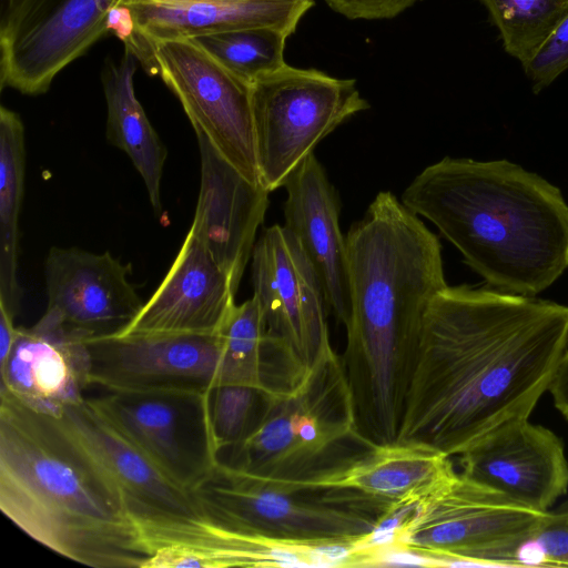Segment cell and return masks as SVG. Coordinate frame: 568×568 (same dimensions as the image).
I'll return each mask as SVG.
<instances>
[{
  "label": "cell",
  "instance_id": "603a6c76",
  "mask_svg": "<svg viewBox=\"0 0 568 568\" xmlns=\"http://www.w3.org/2000/svg\"><path fill=\"white\" fill-rule=\"evenodd\" d=\"M449 458L434 449L395 443L375 446L335 473L281 486L288 489H345L393 503L419 500L456 473Z\"/></svg>",
  "mask_w": 568,
  "mask_h": 568
},
{
  "label": "cell",
  "instance_id": "484cf974",
  "mask_svg": "<svg viewBox=\"0 0 568 568\" xmlns=\"http://www.w3.org/2000/svg\"><path fill=\"white\" fill-rule=\"evenodd\" d=\"M505 51L527 65L568 14V0H480Z\"/></svg>",
  "mask_w": 568,
  "mask_h": 568
},
{
  "label": "cell",
  "instance_id": "4fadbf2b",
  "mask_svg": "<svg viewBox=\"0 0 568 568\" xmlns=\"http://www.w3.org/2000/svg\"><path fill=\"white\" fill-rule=\"evenodd\" d=\"M252 282L267 332L310 367L329 339L318 276L283 225L265 229L252 252Z\"/></svg>",
  "mask_w": 568,
  "mask_h": 568
},
{
  "label": "cell",
  "instance_id": "2e32d148",
  "mask_svg": "<svg viewBox=\"0 0 568 568\" xmlns=\"http://www.w3.org/2000/svg\"><path fill=\"white\" fill-rule=\"evenodd\" d=\"M459 457L462 474L538 511L568 490L564 442L529 418L500 426Z\"/></svg>",
  "mask_w": 568,
  "mask_h": 568
},
{
  "label": "cell",
  "instance_id": "9a60e30c",
  "mask_svg": "<svg viewBox=\"0 0 568 568\" xmlns=\"http://www.w3.org/2000/svg\"><path fill=\"white\" fill-rule=\"evenodd\" d=\"M131 273L109 252L52 247L44 261L47 310L88 342L119 335L144 304Z\"/></svg>",
  "mask_w": 568,
  "mask_h": 568
},
{
  "label": "cell",
  "instance_id": "277c9868",
  "mask_svg": "<svg viewBox=\"0 0 568 568\" xmlns=\"http://www.w3.org/2000/svg\"><path fill=\"white\" fill-rule=\"evenodd\" d=\"M400 201L498 291L536 296L568 267L565 197L517 163L445 156L417 174Z\"/></svg>",
  "mask_w": 568,
  "mask_h": 568
},
{
  "label": "cell",
  "instance_id": "d4e9b609",
  "mask_svg": "<svg viewBox=\"0 0 568 568\" xmlns=\"http://www.w3.org/2000/svg\"><path fill=\"white\" fill-rule=\"evenodd\" d=\"M26 171L24 126L16 112L0 109V305L18 314L19 213Z\"/></svg>",
  "mask_w": 568,
  "mask_h": 568
},
{
  "label": "cell",
  "instance_id": "1f68e13d",
  "mask_svg": "<svg viewBox=\"0 0 568 568\" xmlns=\"http://www.w3.org/2000/svg\"><path fill=\"white\" fill-rule=\"evenodd\" d=\"M557 410L568 420V347L549 387Z\"/></svg>",
  "mask_w": 568,
  "mask_h": 568
},
{
  "label": "cell",
  "instance_id": "cb8c5ba5",
  "mask_svg": "<svg viewBox=\"0 0 568 568\" xmlns=\"http://www.w3.org/2000/svg\"><path fill=\"white\" fill-rule=\"evenodd\" d=\"M136 58L124 49L118 62L108 59L101 71L106 102V139L124 151L142 176L154 211H161L160 185L166 149L135 97Z\"/></svg>",
  "mask_w": 568,
  "mask_h": 568
},
{
  "label": "cell",
  "instance_id": "ac0fdd59",
  "mask_svg": "<svg viewBox=\"0 0 568 568\" xmlns=\"http://www.w3.org/2000/svg\"><path fill=\"white\" fill-rule=\"evenodd\" d=\"M201 184L190 231L210 251L236 293L268 207L262 185L248 181L202 133H196Z\"/></svg>",
  "mask_w": 568,
  "mask_h": 568
},
{
  "label": "cell",
  "instance_id": "9c48e42d",
  "mask_svg": "<svg viewBox=\"0 0 568 568\" xmlns=\"http://www.w3.org/2000/svg\"><path fill=\"white\" fill-rule=\"evenodd\" d=\"M135 57L180 100L195 133L204 134L248 181L262 185L256 158L251 84L193 39L138 41ZM263 186V185H262Z\"/></svg>",
  "mask_w": 568,
  "mask_h": 568
},
{
  "label": "cell",
  "instance_id": "d6a6232c",
  "mask_svg": "<svg viewBox=\"0 0 568 568\" xmlns=\"http://www.w3.org/2000/svg\"><path fill=\"white\" fill-rule=\"evenodd\" d=\"M14 317L0 305V365L3 364L14 344L18 326Z\"/></svg>",
  "mask_w": 568,
  "mask_h": 568
},
{
  "label": "cell",
  "instance_id": "8992f818",
  "mask_svg": "<svg viewBox=\"0 0 568 568\" xmlns=\"http://www.w3.org/2000/svg\"><path fill=\"white\" fill-rule=\"evenodd\" d=\"M191 494L215 523L302 546L357 548L396 504L345 489H288L220 460Z\"/></svg>",
  "mask_w": 568,
  "mask_h": 568
},
{
  "label": "cell",
  "instance_id": "7c38bea8",
  "mask_svg": "<svg viewBox=\"0 0 568 568\" xmlns=\"http://www.w3.org/2000/svg\"><path fill=\"white\" fill-rule=\"evenodd\" d=\"M150 555L145 568L347 566V546H302L227 528L210 518L131 511Z\"/></svg>",
  "mask_w": 568,
  "mask_h": 568
},
{
  "label": "cell",
  "instance_id": "836d02e7",
  "mask_svg": "<svg viewBox=\"0 0 568 568\" xmlns=\"http://www.w3.org/2000/svg\"><path fill=\"white\" fill-rule=\"evenodd\" d=\"M20 0H0V19L7 17Z\"/></svg>",
  "mask_w": 568,
  "mask_h": 568
},
{
  "label": "cell",
  "instance_id": "ba28073f",
  "mask_svg": "<svg viewBox=\"0 0 568 568\" xmlns=\"http://www.w3.org/2000/svg\"><path fill=\"white\" fill-rule=\"evenodd\" d=\"M251 98L260 179L270 193L325 136L369 109L354 79L286 63L254 81Z\"/></svg>",
  "mask_w": 568,
  "mask_h": 568
},
{
  "label": "cell",
  "instance_id": "ffe728a7",
  "mask_svg": "<svg viewBox=\"0 0 568 568\" xmlns=\"http://www.w3.org/2000/svg\"><path fill=\"white\" fill-rule=\"evenodd\" d=\"M284 187V226L313 265L327 308L344 325L349 315V280L338 194L314 153L291 173Z\"/></svg>",
  "mask_w": 568,
  "mask_h": 568
},
{
  "label": "cell",
  "instance_id": "e0dca14e",
  "mask_svg": "<svg viewBox=\"0 0 568 568\" xmlns=\"http://www.w3.org/2000/svg\"><path fill=\"white\" fill-rule=\"evenodd\" d=\"M88 341L47 310L30 327H18L17 338L0 365V392L28 407L55 416L82 402L91 384Z\"/></svg>",
  "mask_w": 568,
  "mask_h": 568
},
{
  "label": "cell",
  "instance_id": "f546056e",
  "mask_svg": "<svg viewBox=\"0 0 568 568\" xmlns=\"http://www.w3.org/2000/svg\"><path fill=\"white\" fill-rule=\"evenodd\" d=\"M524 71L538 94L568 69V14Z\"/></svg>",
  "mask_w": 568,
  "mask_h": 568
},
{
  "label": "cell",
  "instance_id": "30bf717a",
  "mask_svg": "<svg viewBox=\"0 0 568 568\" xmlns=\"http://www.w3.org/2000/svg\"><path fill=\"white\" fill-rule=\"evenodd\" d=\"M88 397L170 480L192 491L215 468L219 448L209 412V392L106 389Z\"/></svg>",
  "mask_w": 568,
  "mask_h": 568
},
{
  "label": "cell",
  "instance_id": "3957f363",
  "mask_svg": "<svg viewBox=\"0 0 568 568\" xmlns=\"http://www.w3.org/2000/svg\"><path fill=\"white\" fill-rule=\"evenodd\" d=\"M0 509L50 550L94 568L150 555L114 478L61 416L0 392Z\"/></svg>",
  "mask_w": 568,
  "mask_h": 568
},
{
  "label": "cell",
  "instance_id": "5bb4252c",
  "mask_svg": "<svg viewBox=\"0 0 568 568\" xmlns=\"http://www.w3.org/2000/svg\"><path fill=\"white\" fill-rule=\"evenodd\" d=\"M91 384L106 389H193L221 384L220 334H123L88 342Z\"/></svg>",
  "mask_w": 568,
  "mask_h": 568
},
{
  "label": "cell",
  "instance_id": "44dd1931",
  "mask_svg": "<svg viewBox=\"0 0 568 568\" xmlns=\"http://www.w3.org/2000/svg\"><path fill=\"white\" fill-rule=\"evenodd\" d=\"M60 416L121 487L131 511L202 515L191 491L170 480L87 396Z\"/></svg>",
  "mask_w": 568,
  "mask_h": 568
},
{
  "label": "cell",
  "instance_id": "7a4b0ae2",
  "mask_svg": "<svg viewBox=\"0 0 568 568\" xmlns=\"http://www.w3.org/2000/svg\"><path fill=\"white\" fill-rule=\"evenodd\" d=\"M349 315L341 356L356 428L374 446L395 444L426 310L445 290L438 237L382 191L346 236Z\"/></svg>",
  "mask_w": 568,
  "mask_h": 568
},
{
  "label": "cell",
  "instance_id": "5b68a950",
  "mask_svg": "<svg viewBox=\"0 0 568 568\" xmlns=\"http://www.w3.org/2000/svg\"><path fill=\"white\" fill-rule=\"evenodd\" d=\"M374 447L357 432L342 358L328 339L303 379L287 393L271 395L253 432L224 450L220 462L295 485L343 469Z\"/></svg>",
  "mask_w": 568,
  "mask_h": 568
},
{
  "label": "cell",
  "instance_id": "7402d4cb",
  "mask_svg": "<svg viewBox=\"0 0 568 568\" xmlns=\"http://www.w3.org/2000/svg\"><path fill=\"white\" fill-rule=\"evenodd\" d=\"M313 4V0H156L125 6L135 41L151 42L260 27L290 37Z\"/></svg>",
  "mask_w": 568,
  "mask_h": 568
},
{
  "label": "cell",
  "instance_id": "f1b7e54d",
  "mask_svg": "<svg viewBox=\"0 0 568 568\" xmlns=\"http://www.w3.org/2000/svg\"><path fill=\"white\" fill-rule=\"evenodd\" d=\"M517 566H568V511H549L544 527L523 545L515 557Z\"/></svg>",
  "mask_w": 568,
  "mask_h": 568
},
{
  "label": "cell",
  "instance_id": "52a82bcc",
  "mask_svg": "<svg viewBox=\"0 0 568 568\" xmlns=\"http://www.w3.org/2000/svg\"><path fill=\"white\" fill-rule=\"evenodd\" d=\"M549 511L455 473L416 503L387 545L435 558L440 566H517L518 549L536 537Z\"/></svg>",
  "mask_w": 568,
  "mask_h": 568
},
{
  "label": "cell",
  "instance_id": "d6986e66",
  "mask_svg": "<svg viewBox=\"0 0 568 568\" xmlns=\"http://www.w3.org/2000/svg\"><path fill=\"white\" fill-rule=\"evenodd\" d=\"M231 280L189 231L171 268L123 334H216L234 306Z\"/></svg>",
  "mask_w": 568,
  "mask_h": 568
},
{
  "label": "cell",
  "instance_id": "4dcf8cb0",
  "mask_svg": "<svg viewBox=\"0 0 568 568\" xmlns=\"http://www.w3.org/2000/svg\"><path fill=\"white\" fill-rule=\"evenodd\" d=\"M339 14L348 19L394 18L418 0H325Z\"/></svg>",
  "mask_w": 568,
  "mask_h": 568
},
{
  "label": "cell",
  "instance_id": "4316f807",
  "mask_svg": "<svg viewBox=\"0 0 568 568\" xmlns=\"http://www.w3.org/2000/svg\"><path fill=\"white\" fill-rule=\"evenodd\" d=\"M287 38L281 30L260 27L206 34L193 40L234 75L252 84L285 64Z\"/></svg>",
  "mask_w": 568,
  "mask_h": 568
},
{
  "label": "cell",
  "instance_id": "8fae6325",
  "mask_svg": "<svg viewBox=\"0 0 568 568\" xmlns=\"http://www.w3.org/2000/svg\"><path fill=\"white\" fill-rule=\"evenodd\" d=\"M115 0H20L0 19V82L45 93L54 78L108 31Z\"/></svg>",
  "mask_w": 568,
  "mask_h": 568
},
{
  "label": "cell",
  "instance_id": "83f0119b",
  "mask_svg": "<svg viewBox=\"0 0 568 568\" xmlns=\"http://www.w3.org/2000/svg\"><path fill=\"white\" fill-rule=\"evenodd\" d=\"M270 396L255 387L235 384H221L209 390L211 427L220 454L253 432Z\"/></svg>",
  "mask_w": 568,
  "mask_h": 568
},
{
  "label": "cell",
  "instance_id": "6da1fadb",
  "mask_svg": "<svg viewBox=\"0 0 568 568\" xmlns=\"http://www.w3.org/2000/svg\"><path fill=\"white\" fill-rule=\"evenodd\" d=\"M567 347V305L448 285L424 316L396 443L459 456L529 418Z\"/></svg>",
  "mask_w": 568,
  "mask_h": 568
},
{
  "label": "cell",
  "instance_id": "e575fe53",
  "mask_svg": "<svg viewBox=\"0 0 568 568\" xmlns=\"http://www.w3.org/2000/svg\"><path fill=\"white\" fill-rule=\"evenodd\" d=\"M149 1H156V0H115L114 7L125 6V4H131V3H139V2H149Z\"/></svg>",
  "mask_w": 568,
  "mask_h": 568
}]
</instances>
